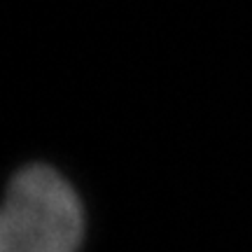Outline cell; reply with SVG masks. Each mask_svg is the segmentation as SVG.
Listing matches in <instances>:
<instances>
[{"label": "cell", "instance_id": "1", "mask_svg": "<svg viewBox=\"0 0 252 252\" xmlns=\"http://www.w3.org/2000/svg\"><path fill=\"white\" fill-rule=\"evenodd\" d=\"M84 213L75 189L49 166H28L7 187L0 252H77Z\"/></svg>", "mask_w": 252, "mask_h": 252}]
</instances>
